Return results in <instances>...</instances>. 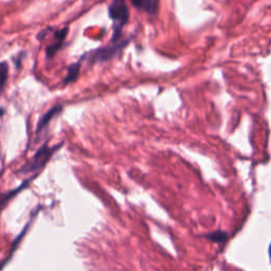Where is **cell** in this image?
I'll list each match as a JSON object with an SVG mask.
<instances>
[{"instance_id":"obj_1","label":"cell","mask_w":271,"mask_h":271,"mask_svg":"<svg viewBox=\"0 0 271 271\" xmlns=\"http://www.w3.org/2000/svg\"><path fill=\"white\" fill-rule=\"evenodd\" d=\"M108 15L114 21L112 43L121 40L122 30L129 19V10L125 0H113L108 7Z\"/></svg>"},{"instance_id":"obj_2","label":"cell","mask_w":271,"mask_h":271,"mask_svg":"<svg viewBox=\"0 0 271 271\" xmlns=\"http://www.w3.org/2000/svg\"><path fill=\"white\" fill-rule=\"evenodd\" d=\"M129 42H130V37L126 39H121L117 43H112L111 46L92 50L84 54V57L80 61L86 60L89 64H96V63H103V62L111 61L115 59L116 57L120 56L122 50H123L128 45Z\"/></svg>"},{"instance_id":"obj_3","label":"cell","mask_w":271,"mask_h":271,"mask_svg":"<svg viewBox=\"0 0 271 271\" xmlns=\"http://www.w3.org/2000/svg\"><path fill=\"white\" fill-rule=\"evenodd\" d=\"M62 145H63V143H60L57 146L49 147L48 143L46 142L43 146H40V148L36 152V154L33 156L31 161L28 162V164L24 165L20 169V172H22V173H32V172H35V171H38V170H42L48 164L49 160L53 156V154L60 150V148L62 147Z\"/></svg>"},{"instance_id":"obj_4","label":"cell","mask_w":271,"mask_h":271,"mask_svg":"<svg viewBox=\"0 0 271 271\" xmlns=\"http://www.w3.org/2000/svg\"><path fill=\"white\" fill-rule=\"evenodd\" d=\"M68 30H69V29L64 28V29H61V30L57 31L56 34H54V37H56V42L50 44L47 47V49H46L47 59H52L63 48L65 39H66V37L68 35Z\"/></svg>"},{"instance_id":"obj_5","label":"cell","mask_w":271,"mask_h":271,"mask_svg":"<svg viewBox=\"0 0 271 271\" xmlns=\"http://www.w3.org/2000/svg\"><path fill=\"white\" fill-rule=\"evenodd\" d=\"M63 111H64V107L62 105L54 106L51 108V110H49L42 118L38 120L37 127H36V133H39L40 131H43V129L49 125L51 120H53L54 118H57L58 116H60L63 113Z\"/></svg>"},{"instance_id":"obj_6","label":"cell","mask_w":271,"mask_h":271,"mask_svg":"<svg viewBox=\"0 0 271 271\" xmlns=\"http://www.w3.org/2000/svg\"><path fill=\"white\" fill-rule=\"evenodd\" d=\"M34 178H35V176H34V177H32L31 179H29V180H25V181H24L21 185H19L17 188L12 189V191H9V192H7V193H5V194H0V211H2V210L7 206V203H8L13 197H15L20 191H22V189H23L24 187L28 186L29 183H30Z\"/></svg>"},{"instance_id":"obj_7","label":"cell","mask_w":271,"mask_h":271,"mask_svg":"<svg viewBox=\"0 0 271 271\" xmlns=\"http://www.w3.org/2000/svg\"><path fill=\"white\" fill-rule=\"evenodd\" d=\"M132 6L141 11H144L148 14H155L157 11V3L156 0H130Z\"/></svg>"},{"instance_id":"obj_8","label":"cell","mask_w":271,"mask_h":271,"mask_svg":"<svg viewBox=\"0 0 271 271\" xmlns=\"http://www.w3.org/2000/svg\"><path fill=\"white\" fill-rule=\"evenodd\" d=\"M79 69H80V61L70 65L67 70V74L64 78V85H69L75 82L79 76Z\"/></svg>"},{"instance_id":"obj_9","label":"cell","mask_w":271,"mask_h":271,"mask_svg":"<svg viewBox=\"0 0 271 271\" xmlns=\"http://www.w3.org/2000/svg\"><path fill=\"white\" fill-rule=\"evenodd\" d=\"M9 78V65L7 62H0V94L5 90Z\"/></svg>"},{"instance_id":"obj_10","label":"cell","mask_w":271,"mask_h":271,"mask_svg":"<svg viewBox=\"0 0 271 271\" xmlns=\"http://www.w3.org/2000/svg\"><path fill=\"white\" fill-rule=\"evenodd\" d=\"M206 237L214 242H224L225 240H227L228 238V235L226 232L224 231H221V230H219V231H214V232H211L209 233L208 235H206Z\"/></svg>"},{"instance_id":"obj_11","label":"cell","mask_w":271,"mask_h":271,"mask_svg":"<svg viewBox=\"0 0 271 271\" xmlns=\"http://www.w3.org/2000/svg\"><path fill=\"white\" fill-rule=\"evenodd\" d=\"M269 253H270V259H271V246H270V249H269Z\"/></svg>"}]
</instances>
